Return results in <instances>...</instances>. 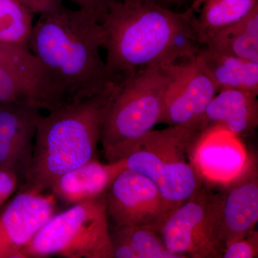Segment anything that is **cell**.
Instances as JSON below:
<instances>
[{"instance_id":"obj_16","label":"cell","mask_w":258,"mask_h":258,"mask_svg":"<svg viewBox=\"0 0 258 258\" xmlns=\"http://www.w3.org/2000/svg\"><path fill=\"white\" fill-rule=\"evenodd\" d=\"M197 56L218 90L236 89L258 95V62L204 47Z\"/></svg>"},{"instance_id":"obj_9","label":"cell","mask_w":258,"mask_h":258,"mask_svg":"<svg viewBox=\"0 0 258 258\" xmlns=\"http://www.w3.org/2000/svg\"><path fill=\"white\" fill-rule=\"evenodd\" d=\"M169 82L160 123L184 125L201 122L218 90L196 54L166 64Z\"/></svg>"},{"instance_id":"obj_2","label":"cell","mask_w":258,"mask_h":258,"mask_svg":"<svg viewBox=\"0 0 258 258\" xmlns=\"http://www.w3.org/2000/svg\"><path fill=\"white\" fill-rule=\"evenodd\" d=\"M28 47L42 64L62 104L103 92L113 84L101 57L99 20L62 3L34 24Z\"/></svg>"},{"instance_id":"obj_7","label":"cell","mask_w":258,"mask_h":258,"mask_svg":"<svg viewBox=\"0 0 258 258\" xmlns=\"http://www.w3.org/2000/svg\"><path fill=\"white\" fill-rule=\"evenodd\" d=\"M223 198L203 184L171 212L159 230L166 248L184 258L222 257Z\"/></svg>"},{"instance_id":"obj_13","label":"cell","mask_w":258,"mask_h":258,"mask_svg":"<svg viewBox=\"0 0 258 258\" xmlns=\"http://www.w3.org/2000/svg\"><path fill=\"white\" fill-rule=\"evenodd\" d=\"M257 221V169L250 161L224 192L220 230L224 248L255 230Z\"/></svg>"},{"instance_id":"obj_10","label":"cell","mask_w":258,"mask_h":258,"mask_svg":"<svg viewBox=\"0 0 258 258\" xmlns=\"http://www.w3.org/2000/svg\"><path fill=\"white\" fill-rule=\"evenodd\" d=\"M8 102L48 111L62 104L42 64L28 47L10 45L0 51V103Z\"/></svg>"},{"instance_id":"obj_20","label":"cell","mask_w":258,"mask_h":258,"mask_svg":"<svg viewBox=\"0 0 258 258\" xmlns=\"http://www.w3.org/2000/svg\"><path fill=\"white\" fill-rule=\"evenodd\" d=\"M111 240L128 244L138 258H184L170 252L163 242L160 234L152 229L136 226H115Z\"/></svg>"},{"instance_id":"obj_6","label":"cell","mask_w":258,"mask_h":258,"mask_svg":"<svg viewBox=\"0 0 258 258\" xmlns=\"http://www.w3.org/2000/svg\"><path fill=\"white\" fill-rule=\"evenodd\" d=\"M106 193L54 214L30 243L23 257L113 258Z\"/></svg>"},{"instance_id":"obj_5","label":"cell","mask_w":258,"mask_h":258,"mask_svg":"<svg viewBox=\"0 0 258 258\" xmlns=\"http://www.w3.org/2000/svg\"><path fill=\"white\" fill-rule=\"evenodd\" d=\"M169 82L166 66L139 70L115 82L100 143L108 163L119 161L135 141L160 123Z\"/></svg>"},{"instance_id":"obj_4","label":"cell","mask_w":258,"mask_h":258,"mask_svg":"<svg viewBox=\"0 0 258 258\" xmlns=\"http://www.w3.org/2000/svg\"><path fill=\"white\" fill-rule=\"evenodd\" d=\"M206 130L201 122L152 129L135 141L118 161L123 169L152 180L170 214L204 184L195 155Z\"/></svg>"},{"instance_id":"obj_17","label":"cell","mask_w":258,"mask_h":258,"mask_svg":"<svg viewBox=\"0 0 258 258\" xmlns=\"http://www.w3.org/2000/svg\"><path fill=\"white\" fill-rule=\"evenodd\" d=\"M199 41L216 52L258 62V7L237 23L203 34Z\"/></svg>"},{"instance_id":"obj_12","label":"cell","mask_w":258,"mask_h":258,"mask_svg":"<svg viewBox=\"0 0 258 258\" xmlns=\"http://www.w3.org/2000/svg\"><path fill=\"white\" fill-rule=\"evenodd\" d=\"M40 108L18 103H0V167L12 169L23 186L31 166Z\"/></svg>"},{"instance_id":"obj_25","label":"cell","mask_w":258,"mask_h":258,"mask_svg":"<svg viewBox=\"0 0 258 258\" xmlns=\"http://www.w3.org/2000/svg\"><path fill=\"white\" fill-rule=\"evenodd\" d=\"M208 0H194L192 5L190 7L189 9L193 12V13H195V12L198 11L202 6L204 3H206Z\"/></svg>"},{"instance_id":"obj_24","label":"cell","mask_w":258,"mask_h":258,"mask_svg":"<svg viewBox=\"0 0 258 258\" xmlns=\"http://www.w3.org/2000/svg\"><path fill=\"white\" fill-rule=\"evenodd\" d=\"M32 14L43 15L49 13L62 3V0H18Z\"/></svg>"},{"instance_id":"obj_27","label":"cell","mask_w":258,"mask_h":258,"mask_svg":"<svg viewBox=\"0 0 258 258\" xmlns=\"http://www.w3.org/2000/svg\"><path fill=\"white\" fill-rule=\"evenodd\" d=\"M188 0H171V4H181Z\"/></svg>"},{"instance_id":"obj_19","label":"cell","mask_w":258,"mask_h":258,"mask_svg":"<svg viewBox=\"0 0 258 258\" xmlns=\"http://www.w3.org/2000/svg\"><path fill=\"white\" fill-rule=\"evenodd\" d=\"M32 16L18 0H0V42L28 47L34 25Z\"/></svg>"},{"instance_id":"obj_28","label":"cell","mask_w":258,"mask_h":258,"mask_svg":"<svg viewBox=\"0 0 258 258\" xmlns=\"http://www.w3.org/2000/svg\"><path fill=\"white\" fill-rule=\"evenodd\" d=\"M8 46H10V45H6V44H3L0 42V51L4 50V49Z\"/></svg>"},{"instance_id":"obj_26","label":"cell","mask_w":258,"mask_h":258,"mask_svg":"<svg viewBox=\"0 0 258 258\" xmlns=\"http://www.w3.org/2000/svg\"><path fill=\"white\" fill-rule=\"evenodd\" d=\"M132 1H140V2H152V3H157L162 6L169 8L171 4V0H132Z\"/></svg>"},{"instance_id":"obj_18","label":"cell","mask_w":258,"mask_h":258,"mask_svg":"<svg viewBox=\"0 0 258 258\" xmlns=\"http://www.w3.org/2000/svg\"><path fill=\"white\" fill-rule=\"evenodd\" d=\"M257 7L258 0H208L194 22L198 40L206 32L240 21Z\"/></svg>"},{"instance_id":"obj_22","label":"cell","mask_w":258,"mask_h":258,"mask_svg":"<svg viewBox=\"0 0 258 258\" xmlns=\"http://www.w3.org/2000/svg\"><path fill=\"white\" fill-rule=\"evenodd\" d=\"M20 185V178L14 171L9 168L0 167V208L13 196Z\"/></svg>"},{"instance_id":"obj_8","label":"cell","mask_w":258,"mask_h":258,"mask_svg":"<svg viewBox=\"0 0 258 258\" xmlns=\"http://www.w3.org/2000/svg\"><path fill=\"white\" fill-rule=\"evenodd\" d=\"M108 219L115 226H136L159 232L169 215L165 200L149 178L123 169L106 192Z\"/></svg>"},{"instance_id":"obj_23","label":"cell","mask_w":258,"mask_h":258,"mask_svg":"<svg viewBox=\"0 0 258 258\" xmlns=\"http://www.w3.org/2000/svg\"><path fill=\"white\" fill-rule=\"evenodd\" d=\"M77 5L78 8L91 13L101 21L108 10L111 0H69Z\"/></svg>"},{"instance_id":"obj_21","label":"cell","mask_w":258,"mask_h":258,"mask_svg":"<svg viewBox=\"0 0 258 258\" xmlns=\"http://www.w3.org/2000/svg\"><path fill=\"white\" fill-rule=\"evenodd\" d=\"M222 258L258 257V233L254 230L243 238L231 242L224 249Z\"/></svg>"},{"instance_id":"obj_3","label":"cell","mask_w":258,"mask_h":258,"mask_svg":"<svg viewBox=\"0 0 258 258\" xmlns=\"http://www.w3.org/2000/svg\"><path fill=\"white\" fill-rule=\"evenodd\" d=\"M115 85L94 96L67 102L41 115L28 177L19 189L45 192L62 174L97 159Z\"/></svg>"},{"instance_id":"obj_15","label":"cell","mask_w":258,"mask_h":258,"mask_svg":"<svg viewBox=\"0 0 258 258\" xmlns=\"http://www.w3.org/2000/svg\"><path fill=\"white\" fill-rule=\"evenodd\" d=\"M121 170L119 161L103 164L93 159L57 177L50 190L55 198L71 206L104 195Z\"/></svg>"},{"instance_id":"obj_1","label":"cell","mask_w":258,"mask_h":258,"mask_svg":"<svg viewBox=\"0 0 258 258\" xmlns=\"http://www.w3.org/2000/svg\"><path fill=\"white\" fill-rule=\"evenodd\" d=\"M195 19L189 8L179 13L152 2L111 0L100 23L112 82L195 55L200 43Z\"/></svg>"},{"instance_id":"obj_11","label":"cell","mask_w":258,"mask_h":258,"mask_svg":"<svg viewBox=\"0 0 258 258\" xmlns=\"http://www.w3.org/2000/svg\"><path fill=\"white\" fill-rule=\"evenodd\" d=\"M51 194L19 189L0 212V258H23L22 252L55 214Z\"/></svg>"},{"instance_id":"obj_14","label":"cell","mask_w":258,"mask_h":258,"mask_svg":"<svg viewBox=\"0 0 258 258\" xmlns=\"http://www.w3.org/2000/svg\"><path fill=\"white\" fill-rule=\"evenodd\" d=\"M257 96L240 90H221L207 107L202 124L206 129L221 128L236 137L249 135L258 125Z\"/></svg>"}]
</instances>
